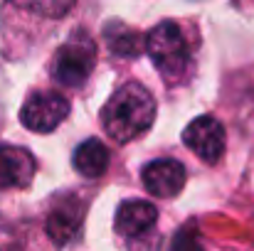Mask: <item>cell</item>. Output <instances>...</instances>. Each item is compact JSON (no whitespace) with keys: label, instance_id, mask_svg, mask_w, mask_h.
I'll use <instances>...</instances> for the list:
<instances>
[{"label":"cell","instance_id":"obj_7","mask_svg":"<svg viewBox=\"0 0 254 251\" xmlns=\"http://www.w3.org/2000/svg\"><path fill=\"white\" fill-rule=\"evenodd\" d=\"M35 158L30 151L17 146H0V187H27L35 177Z\"/></svg>","mask_w":254,"mask_h":251},{"label":"cell","instance_id":"obj_10","mask_svg":"<svg viewBox=\"0 0 254 251\" xmlns=\"http://www.w3.org/2000/svg\"><path fill=\"white\" fill-rule=\"evenodd\" d=\"M109 148L99 138H89L74 151V167L84 177H101L109 167Z\"/></svg>","mask_w":254,"mask_h":251},{"label":"cell","instance_id":"obj_11","mask_svg":"<svg viewBox=\"0 0 254 251\" xmlns=\"http://www.w3.org/2000/svg\"><path fill=\"white\" fill-rule=\"evenodd\" d=\"M104 37L111 52L121 54V57H136L143 50V40L133 27H126L124 22L114 20L104 27Z\"/></svg>","mask_w":254,"mask_h":251},{"label":"cell","instance_id":"obj_5","mask_svg":"<svg viewBox=\"0 0 254 251\" xmlns=\"http://www.w3.org/2000/svg\"><path fill=\"white\" fill-rule=\"evenodd\" d=\"M183 143L205 163H217L225 153V128L217 118L212 116H200L195 118L185 133Z\"/></svg>","mask_w":254,"mask_h":251},{"label":"cell","instance_id":"obj_12","mask_svg":"<svg viewBox=\"0 0 254 251\" xmlns=\"http://www.w3.org/2000/svg\"><path fill=\"white\" fill-rule=\"evenodd\" d=\"M190 251H202V249H190Z\"/></svg>","mask_w":254,"mask_h":251},{"label":"cell","instance_id":"obj_8","mask_svg":"<svg viewBox=\"0 0 254 251\" xmlns=\"http://www.w3.org/2000/svg\"><path fill=\"white\" fill-rule=\"evenodd\" d=\"M158 219V209L146 202V200H128L121 202V207L116 209V232L126 239H138L143 237Z\"/></svg>","mask_w":254,"mask_h":251},{"label":"cell","instance_id":"obj_2","mask_svg":"<svg viewBox=\"0 0 254 251\" xmlns=\"http://www.w3.org/2000/svg\"><path fill=\"white\" fill-rule=\"evenodd\" d=\"M146 50L156 64V69L163 74L168 84L180 82L190 67V54L185 37L175 22H161L156 25L146 37Z\"/></svg>","mask_w":254,"mask_h":251},{"label":"cell","instance_id":"obj_9","mask_svg":"<svg viewBox=\"0 0 254 251\" xmlns=\"http://www.w3.org/2000/svg\"><path fill=\"white\" fill-rule=\"evenodd\" d=\"M84 219V207L79 202H64L57 209H52V214L47 217V234L55 244H67L82 227Z\"/></svg>","mask_w":254,"mask_h":251},{"label":"cell","instance_id":"obj_4","mask_svg":"<svg viewBox=\"0 0 254 251\" xmlns=\"http://www.w3.org/2000/svg\"><path fill=\"white\" fill-rule=\"evenodd\" d=\"M69 116V101L57 91H35L20 108V121L35 133L55 131Z\"/></svg>","mask_w":254,"mask_h":251},{"label":"cell","instance_id":"obj_6","mask_svg":"<svg viewBox=\"0 0 254 251\" xmlns=\"http://www.w3.org/2000/svg\"><path fill=\"white\" fill-rule=\"evenodd\" d=\"M143 187L153 197L170 200L185 187V167L173 158H161L143 167Z\"/></svg>","mask_w":254,"mask_h":251},{"label":"cell","instance_id":"obj_3","mask_svg":"<svg viewBox=\"0 0 254 251\" xmlns=\"http://www.w3.org/2000/svg\"><path fill=\"white\" fill-rule=\"evenodd\" d=\"M96 62V47L84 32L72 35L69 42H64L52 64V74L62 86H82L89 79Z\"/></svg>","mask_w":254,"mask_h":251},{"label":"cell","instance_id":"obj_1","mask_svg":"<svg viewBox=\"0 0 254 251\" xmlns=\"http://www.w3.org/2000/svg\"><path fill=\"white\" fill-rule=\"evenodd\" d=\"M156 101L146 86L128 82L119 86L101 108V126L116 143H128L153 126Z\"/></svg>","mask_w":254,"mask_h":251}]
</instances>
